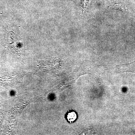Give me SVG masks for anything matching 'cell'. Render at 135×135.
Here are the masks:
<instances>
[{"mask_svg": "<svg viewBox=\"0 0 135 135\" xmlns=\"http://www.w3.org/2000/svg\"><path fill=\"white\" fill-rule=\"evenodd\" d=\"M7 42L8 46L11 50L17 52L19 50L20 42L14 32L10 31L8 33Z\"/></svg>", "mask_w": 135, "mask_h": 135, "instance_id": "cell-1", "label": "cell"}, {"mask_svg": "<svg viewBox=\"0 0 135 135\" xmlns=\"http://www.w3.org/2000/svg\"><path fill=\"white\" fill-rule=\"evenodd\" d=\"M109 8L111 9L118 10L122 12L127 11L126 5L120 3H112L109 6Z\"/></svg>", "mask_w": 135, "mask_h": 135, "instance_id": "cell-2", "label": "cell"}, {"mask_svg": "<svg viewBox=\"0 0 135 135\" xmlns=\"http://www.w3.org/2000/svg\"><path fill=\"white\" fill-rule=\"evenodd\" d=\"M77 118V115L74 112H71L68 113L67 115V119L70 122H74L76 120Z\"/></svg>", "mask_w": 135, "mask_h": 135, "instance_id": "cell-3", "label": "cell"}]
</instances>
